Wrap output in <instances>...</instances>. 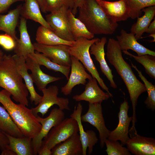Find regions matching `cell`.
Listing matches in <instances>:
<instances>
[{"label":"cell","instance_id":"1","mask_svg":"<svg viewBox=\"0 0 155 155\" xmlns=\"http://www.w3.org/2000/svg\"><path fill=\"white\" fill-rule=\"evenodd\" d=\"M122 51L116 40L112 38L108 39L107 58L123 80L128 90L133 109L132 127H134L136 121V107L137 100L146 90L144 84L137 78L130 66L123 59Z\"/></svg>","mask_w":155,"mask_h":155},{"label":"cell","instance_id":"2","mask_svg":"<svg viewBox=\"0 0 155 155\" xmlns=\"http://www.w3.org/2000/svg\"><path fill=\"white\" fill-rule=\"evenodd\" d=\"M79 8L78 18L94 35H111L118 26L117 22L107 16L96 0H84Z\"/></svg>","mask_w":155,"mask_h":155},{"label":"cell","instance_id":"3","mask_svg":"<svg viewBox=\"0 0 155 155\" xmlns=\"http://www.w3.org/2000/svg\"><path fill=\"white\" fill-rule=\"evenodd\" d=\"M11 94L3 89L0 91V102L5 108L23 135L32 138L40 132L42 126L31 109L11 100Z\"/></svg>","mask_w":155,"mask_h":155},{"label":"cell","instance_id":"4","mask_svg":"<svg viewBox=\"0 0 155 155\" xmlns=\"http://www.w3.org/2000/svg\"><path fill=\"white\" fill-rule=\"evenodd\" d=\"M23 80L12 55L4 54L0 61V87L9 92L16 102L28 106L29 92Z\"/></svg>","mask_w":155,"mask_h":155},{"label":"cell","instance_id":"5","mask_svg":"<svg viewBox=\"0 0 155 155\" xmlns=\"http://www.w3.org/2000/svg\"><path fill=\"white\" fill-rule=\"evenodd\" d=\"M99 39L94 38L89 40L82 37L79 38L74 42L72 46H69V53L70 55L75 57L82 63L92 77L96 79L102 88L113 97L109 88L100 76L90 56L89 50L91 46Z\"/></svg>","mask_w":155,"mask_h":155},{"label":"cell","instance_id":"6","mask_svg":"<svg viewBox=\"0 0 155 155\" xmlns=\"http://www.w3.org/2000/svg\"><path fill=\"white\" fill-rule=\"evenodd\" d=\"M79 131L77 121L70 117L64 119L53 127L42 140L41 145L51 149L60 143Z\"/></svg>","mask_w":155,"mask_h":155},{"label":"cell","instance_id":"7","mask_svg":"<svg viewBox=\"0 0 155 155\" xmlns=\"http://www.w3.org/2000/svg\"><path fill=\"white\" fill-rule=\"evenodd\" d=\"M69 9L63 6L46 15V20L55 33L61 38L70 42L75 41L72 35L67 17Z\"/></svg>","mask_w":155,"mask_h":155},{"label":"cell","instance_id":"8","mask_svg":"<svg viewBox=\"0 0 155 155\" xmlns=\"http://www.w3.org/2000/svg\"><path fill=\"white\" fill-rule=\"evenodd\" d=\"M41 91L43 96L41 101L37 106L31 108L34 115L36 116L40 113L44 116L49 109L55 104L58 105L59 108L63 110H70L69 99L58 96L59 89L57 86H51Z\"/></svg>","mask_w":155,"mask_h":155},{"label":"cell","instance_id":"9","mask_svg":"<svg viewBox=\"0 0 155 155\" xmlns=\"http://www.w3.org/2000/svg\"><path fill=\"white\" fill-rule=\"evenodd\" d=\"M36 116L42 127L38 134L32 138L34 155L38 154L42 140L52 128L64 119L65 114L63 110L59 108H55L52 110L49 115L45 118L41 117L38 115Z\"/></svg>","mask_w":155,"mask_h":155},{"label":"cell","instance_id":"10","mask_svg":"<svg viewBox=\"0 0 155 155\" xmlns=\"http://www.w3.org/2000/svg\"><path fill=\"white\" fill-rule=\"evenodd\" d=\"M101 104L89 103L87 112L81 115V118L82 122L88 123L97 129L99 133L100 145L102 148L111 131L106 126Z\"/></svg>","mask_w":155,"mask_h":155},{"label":"cell","instance_id":"11","mask_svg":"<svg viewBox=\"0 0 155 155\" xmlns=\"http://www.w3.org/2000/svg\"><path fill=\"white\" fill-rule=\"evenodd\" d=\"M33 44L35 50L42 53L53 63L63 66L71 67L69 46L65 44L49 46L37 42Z\"/></svg>","mask_w":155,"mask_h":155},{"label":"cell","instance_id":"12","mask_svg":"<svg viewBox=\"0 0 155 155\" xmlns=\"http://www.w3.org/2000/svg\"><path fill=\"white\" fill-rule=\"evenodd\" d=\"M129 106L128 102L125 99L121 104L119 111L118 114L119 121L117 127L113 130L110 131L107 139L113 141H121L123 146L129 138L128 136L129 127L132 119V117H129L128 112Z\"/></svg>","mask_w":155,"mask_h":155},{"label":"cell","instance_id":"13","mask_svg":"<svg viewBox=\"0 0 155 155\" xmlns=\"http://www.w3.org/2000/svg\"><path fill=\"white\" fill-rule=\"evenodd\" d=\"M71 74L67 83L61 89V92L65 96L70 95L73 88L80 84L85 85L86 80L92 77L88 73L82 63L74 57L71 55Z\"/></svg>","mask_w":155,"mask_h":155},{"label":"cell","instance_id":"14","mask_svg":"<svg viewBox=\"0 0 155 155\" xmlns=\"http://www.w3.org/2000/svg\"><path fill=\"white\" fill-rule=\"evenodd\" d=\"M82 105L79 102L75 106L70 117L75 119L77 123L80 137L82 147V155L87 154V150L88 148V154H91L93 151V147L98 140L96 134L92 130L85 131L83 128L81 120V116L83 111Z\"/></svg>","mask_w":155,"mask_h":155},{"label":"cell","instance_id":"15","mask_svg":"<svg viewBox=\"0 0 155 155\" xmlns=\"http://www.w3.org/2000/svg\"><path fill=\"white\" fill-rule=\"evenodd\" d=\"M126 145L129 151L135 155L155 154V140L153 138L135 133L130 135Z\"/></svg>","mask_w":155,"mask_h":155},{"label":"cell","instance_id":"16","mask_svg":"<svg viewBox=\"0 0 155 155\" xmlns=\"http://www.w3.org/2000/svg\"><path fill=\"white\" fill-rule=\"evenodd\" d=\"M110 97L111 95L102 90L98 86L96 79L92 77L86 84L84 91L80 95L73 96V99L76 101H85L94 104L101 103Z\"/></svg>","mask_w":155,"mask_h":155},{"label":"cell","instance_id":"17","mask_svg":"<svg viewBox=\"0 0 155 155\" xmlns=\"http://www.w3.org/2000/svg\"><path fill=\"white\" fill-rule=\"evenodd\" d=\"M107 16L117 22L130 18L129 11L126 0L110 1L96 0Z\"/></svg>","mask_w":155,"mask_h":155},{"label":"cell","instance_id":"18","mask_svg":"<svg viewBox=\"0 0 155 155\" xmlns=\"http://www.w3.org/2000/svg\"><path fill=\"white\" fill-rule=\"evenodd\" d=\"M107 42L106 38L102 37L91 45L89 51L90 54L94 55L96 60L99 63L101 71L109 81L111 87L115 89L117 86L114 80L112 70L105 58L104 47Z\"/></svg>","mask_w":155,"mask_h":155},{"label":"cell","instance_id":"19","mask_svg":"<svg viewBox=\"0 0 155 155\" xmlns=\"http://www.w3.org/2000/svg\"><path fill=\"white\" fill-rule=\"evenodd\" d=\"M26 19L21 17L19 26L20 38L15 41L14 50L15 54L25 59L28 55L34 53L35 49L27 30Z\"/></svg>","mask_w":155,"mask_h":155},{"label":"cell","instance_id":"20","mask_svg":"<svg viewBox=\"0 0 155 155\" xmlns=\"http://www.w3.org/2000/svg\"><path fill=\"white\" fill-rule=\"evenodd\" d=\"M26 66L31 72L34 82L40 90L46 88L49 83L59 80L60 77H55L46 74L41 70L40 65L36 61L28 56L25 59Z\"/></svg>","mask_w":155,"mask_h":155},{"label":"cell","instance_id":"21","mask_svg":"<svg viewBox=\"0 0 155 155\" xmlns=\"http://www.w3.org/2000/svg\"><path fill=\"white\" fill-rule=\"evenodd\" d=\"M117 40L122 51L131 50L138 56L146 54L155 56V52L150 50L139 43L132 33H127L123 29L121 30L120 34L116 36Z\"/></svg>","mask_w":155,"mask_h":155},{"label":"cell","instance_id":"22","mask_svg":"<svg viewBox=\"0 0 155 155\" xmlns=\"http://www.w3.org/2000/svg\"><path fill=\"white\" fill-rule=\"evenodd\" d=\"M12 56L18 71L24 80L25 84L30 94V101L32 103L34 102L35 105H37L41 101L42 96L39 95L35 89L32 75L28 72V70L26 65L25 58L23 57L15 54Z\"/></svg>","mask_w":155,"mask_h":155},{"label":"cell","instance_id":"23","mask_svg":"<svg viewBox=\"0 0 155 155\" xmlns=\"http://www.w3.org/2000/svg\"><path fill=\"white\" fill-rule=\"evenodd\" d=\"M51 155H80L82 147L79 135L77 133L55 145L51 150Z\"/></svg>","mask_w":155,"mask_h":155},{"label":"cell","instance_id":"24","mask_svg":"<svg viewBox=\"0 0 155 155\" xmlns=\"http://www.w3.org/2000/svg\"><path fill=\"white\" fill-rule=\"evenodd\" d=\"M22 6L21 4L5 15L0 14V31H4L16 41L18 39L16 35V28L18 23Z\"/></svg>","mask_w":155,"mask_h":155},{"label":"cell","instance_id":"25","mask_svg":"<svg viewBox=\"0 0 155 155\" xmlns=\"http://www.w3.org/2000/svg\"><path fill=\"white\" fill-rule=\"evenodd\" d=\"M40 6L36 0H26L22 5L20 15L26 19H30L38 23L53 31V29L43 18Z\"/></svg>","mask_w":155,"mask_h":155},{"label":"cell","instance_id":"26","mask_svg":"<svg viewBox=\"0 0 155 155\" xmlns=\"http://www.w3.org/2000/svg\"><path fill=\"white\" fill-rule=\"evenodd\" d=\"M142 11L144 12V15L137 18L136 22L132 25L130 29L131 32L134 35L137 40L142 38L143 34L155 18V5L145 8Z\"/></svg>","mask_w":155,"mask_h":155},{"label":"cell","instance_id":"27","mask_svg":"<svg viewBox=\"0 0 155 155\" xmlns=\"http://www.w3.org/2000/svg\"><path fill=\"white\" fill-rule=\"evenodd\" d=\"M35 39L38 43L49 46L65 44L70 46L72 45L74 41L63 40L53 31L41 25L37 29Z\"/></svg>","mask_w":155,"mask_h":155},{"label":"cell","instance_id":"28","mask_svg":"<svg viewBox=\"0 0 155 155\" xmlns=\"http://www.w3.org/2000/svg\"><path fill=\"white\" fill-rule=\"evenodd\" d=\"M4 133L8 139L9 149L16 155H34L32 138L25 136L16 137Z\"/></svg>","mask_w":155,"mask_h":155},{"label":"cell","instance_id":"29","mask_svg":"<svg viewBox=\"0 0 155 155\" xmlns=\"http://www.w3.org/2000/svg\"><path fill=\"white\" fill-rule=\"evenodd\" d=\"M75 16L69 9L67 11L68 19L75 41L81 37L89 40L93 38L94 35L90 32L84 23Z\"/></svg>","mask_w":155,"mask_h":155},{"label":"cell","instance_id":"30","mask_svg":"<svg viewBox=\"0 0 155 155\" xmlns=\"http://www.w3.org/2000/svg\"><path fill=\"white\" fill-rule=\"evenodd\" d=\"M0 130L5 133L15 137L24 136L5 108L0 105Z\"/></svg>","mask_w":155,"mask_h":155},{"label":"cell","instance_id":"31","mask_svg":"<svg viewBox=\"0 0 155 155\" xmlns=\"http://www.w3.org/2000/svg\"><path fill=\"white\" fill-rule=\"evenodd\" d=\"M28 56L36 61L40 65H43L48 69L55 72L61 73L65 76L67 80H68L70 67L63 66L55 63L43 54L36 51Z\"/></svg>","mask_w":155,"mask_h":155},{"label":"cell","instance_id":"32","mask_svg":"<svg viewBox=\"0 0 155 155\" xmlns=\"http://www.w3.org/2000/svg\"><path fill=\"white\" fill-rule=\"evenodd\" d=\"M125 54L133 58L144 67L146 73L151 78L155 79V56L146 54L140 56L134 55L127 51H122Z\"/></svg>","mask_w":155,"mask_h":155},{"label":"cell","instance_id":"33","mask_svg":"<svg viewBox=\"0 0 155 155\" xmlns=\"http://www.w3.org/2000/svg\"><path fill=\"white\" fill-rule=\"evenodd\" d=\"M129 11L130 18L135 19L140 17L142 10L146 7L155 5V0H126Z\"/></svg>","mask_w":155,"mask_h":155},{"label":"cell","instance_id":"34","mask_svg":"<svg viewBox=\"0 0 155 155\" xmlns=\"http://www.w3.org/2000/svg\"><path fill=\"white\" fill-rule=\"evenodd\" d=\"M131 66L137 72L139 76L143 81L147 92L148 96L144 101L146 107L154 111L155 109V86L144 76L135 65L131 62Z\"/></svg>","mask_w":155,"mask_h":155},{"label":"cell","instance_id":"35","mask_svg":"<svg viewBox=\"0 0 155 155\" xmlns=\"http://www.w3.org/2000/svg\"><path fill=\"white\" fill-rule=\"evenodd\" d=\"M104 144L106 147V151L108 155L131 154L127 148L123 147L117 141H111L107 138L105 141Z\"/></svg>","mask_w":155,"mask_h":155},{"label":"cell","instance_id":"36","mask_svg":"<svg viewBox=\"0 0 155 155\" xmlns=\"http://www.w3.org/2000/svg\"><path fill=\"white\" fill-rule=\"evenodd\" d=\"M46 12H51L65 6L72 10L74 8L75 0H45Z\"/></svg>","mask_w":155,"mask_h":155},{"label":"cell","instance_id":"37","mask_svg":"<svg viewBox=\"0 0 155 155\" xmlns=\"http://www.w3.org/2000/svg\"><path fill=\"white\" fill-rule=\"evenodd\" d=\"M15 45V40L9 34H0V46L4 50L9 51L13 49Z\"/></svg>","mask_w":155,"mask_h":155},{"label":"cell","instance_id":"38","mask_svg":"<svg viewBox=\"0 0 155 155\" xmlns=\"http://www.w3.org/2000/svg\"><path fill=\"white\" fill-rule=\"evenodd\" d=\"M26 0H0V14L6 12L11 5L18 1Z\"/></svg>","mask_w":155,"mask_h":155},{"label":"cell","instance_id":"39","mask_svg":"<svg viewBox=\"0 0 155 155\" xmlns=\"http://www.w3.org/2000/svg\"><path fill=\"white\" fill-rule=\"evenodd\" d=\"M9 141L6 135L0 130V148L3 152L9 149Z\"/></svg>","mask_w":155,"mask_h":155},{"label":"cell","instance_id":"40","mask_svg":"<svg viewBox=\"0 0 155 155\" xmlns=\"http://www.w3.org/2000/svg\"><path fill=\"white\" fill-rule=\"evenodd\" d=\"M38 154L39 155H51L52 152L46 146L41 145Z\"/></svg>","mask_w":155,"mask_h":155},{"label":"cell","instance_id":"41","mask_svg":"<svg viewBox=\"0 0 155 155\" xmlns=\"http://www.w3.org/2000/svg\"><path fill=\"white\" fill-rule=\"evenodd\" d=\"M84 1V0H75V5L73 9L71 10L72 13L74 15H75L77 13L78 8L83 5Z\"/></svg>","mask_w":155,"mask_h":155},{"label":"cell","instance_id":"42","mask_svg":"<svg viewBox=\"0 0 155 155\" xmlns=\"http://www.w3.org/2000/svg\"><path fill=\"white\" fill-rule=\"evenodd\" d=\"M146 32L150 34H155V19L151 22L146 30Z\"/></svg>","mask_w":155,"mask_h":155},{"label":"cell","instance_id":"43","mask_svg":"<svg viewBox=\"0 0 155 155\" xmlns=\"http://www.w3.org/2000/svg\"><path fill=\"white\" fill-rule=\"evenodd\" d=\"M40 7V10L43 13H46V2L45 0H36Z\"/></svg>","mask_w":155,"mask_h":155},{"label":"cell","instance_id":"44","mask_svg":"<svg viewBox=\"0 0 155 155\" xmlns=\"http://www.w3.org/2000/svg\"><path fill=\"white\" fill-rule=\"evenodd\" d=\"M4 54L3 51L0 49V61L2 59L4 55Z\"/></svg>","mask_w":155,"mask_h":155},{"label":"cell","instance_id":"45","mask_svg":"<svg viewBox=\"0 0 155 155\" xmlns=\"http://www.w3.org/2000/svg\"><path fill=\"white\" fill-rule=\"evenodd\" d=\"M149 36H151L153 38L152 42H154L155 41V34H150Z\"/></svg>","mask_w":155,"mask_h":155},{"label":"cell","instance_id":"46","mask_svg":"<svg viewBox=\"0 0 155 155\" xmlns=\"http://www.w3.org/2000/svg\"><path fill=\"white\" fill-rule=\"evenodd\" d=\"M106 0L108 1H109L110 0Z\"/></svg>","mask_w":155,"mask_h":155}]
</instances>
